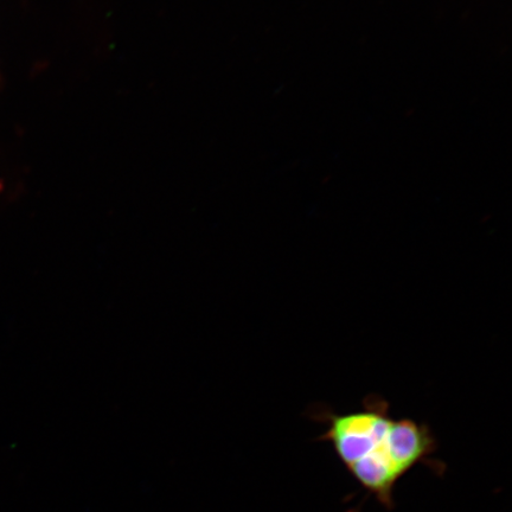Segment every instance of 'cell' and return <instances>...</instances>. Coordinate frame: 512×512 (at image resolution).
I'll list each match as a JSON object with an SVG mask.
<instances>
[{"mask_svg": "<svg viewBox=\"0 0 512 512\" xmlns=\"http://www.w3.org/2000/svg\"><path fill=\"white\" fill-rule=\"evenodd\" d=\"M307 416L324 427L317 441L329 444L339 463L384 509H395V489L416 467L425 466L443 477L444 462L432 428L409 418L396 419L390 403L379 394H369L360 408L337 413L319 403Z\"/></svg>", "mask_w": 512, "mask_h": 512, "instance_id": "obj_1", "label": "cell"}]
</instances>
